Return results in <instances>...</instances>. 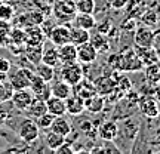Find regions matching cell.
<instances>
[{"label": "cell", "instance_id": "6da1fadb", "mask_svg": "<svg viewBox=\"0 0 160 154\" xmlns=\"http://www.w3.org/2000/svg\"><path fill=\"white\" fill-rule=\"evenodd\" d=\"M108 64L119 71H133L135 73V71H139L144 68V64L138 58L135 47H125L117 55H111L108 59Z\"/></svg>", "mask_w": 160, "mask_h": 154}, {"label": "cell", "instance_id": "7a4b0ae2", "mask_svg": "<svg viewBox=\"0 0 160 154\" xmlns=\"http://www.w3.org/2000/svg\"><path fill=\"white\" fill-rule=\"evenodd\" d=\"M52 5H53V17L62 24H68L70 21H73V18L77 13L76 0H55Z\"/></svg>", "mask_w": 160, "mask_h": 154}, {"label": "cell", "instance_id": "3957f363", "mask_svg": "<svg viewBox=\"0 0 160 154\" xmlns=\"http://www.w3.org/2000/svg\"><path fill=\"white\" fill-rule=\"evenodd\" d=\"M34 76L33 70H28L25 67H19V68L9 71L8 73V80L11 82V85L13 86V89H27L30 87V82Z\"/></svg>", "mask_w": 160, "mask_h": 154}, {"label": "cell", "instance_id": "277c9868", "mask_svg": "<svg viewBox=\"0 0 160 154\" xmlns=\"http://www.w3.org/2000/svg\"><path fill=\"white\" fill-rule=\"evenodd\" d=\"M39 135H40V127L37 126L36 120L31 119V117L24 119L18 126V137L21 138L24 142L27 144L34 142L36 139L39 138Z\"/></svg>", "mask_w": 160, "mask_h": 154}, {"label": "cell", "instance_id": "5b68a950", "mask_svg": "<svg viewBox=\"0 0 160 154\" xmlns=\"http://www.w3.org/2000/svg\"><path fill=\"white\" fill-rule=\"evenodd\" d=\"M59 76L64 82H67L68 85L74 86L77 85L80 80L83 79V67L79 61L76 62H68V64H62Z\"/></svg>", "mask_w": 160, "mask_h": 154}, {"label": "cell", "instance_id": "8992f818", "mask_svg": "<svg viewBox=\"0 0 160 154\" xmlns=\"http://www.w3.org/2000/svg\"><path fill=\"white\" fill-rule=\"evenodd\" d=\"M30 91L33 92L34 98L42 99V101H46V99L52 95L49 82H45L40 76L36 74V73H34V76H33L31 82H30Z\"/></svg>", "mask_w": 160, "mask_h": 154}, {"label": "cell", "instance_id": "52a82bcc", "mask_svg": "<svg viewBox=\"0 0 160 154\" xmlns=\"http://www.w3.org/2000/svg\"><path fill=\"white\" fill-rule=\"evenodd\" d=\"M137 104L142 116L148 117V119L159 117L160 111H159V107H157V102H156V98L150 97V95H141V97L138 98Z\"/></svg>", "mask_w": 160, "mask_h": 154}, {"label": "cell", "instance_id": "ba28073f", "mask_svg": "<svg viewBox=\"0 0 160 154\" xmlns=\"http://www.w3.org/2000/svg\"><path fill=\"white\" fill-rule=\"evenodd\" d=\"M48 37H49L52 45H55L57 47L68 43L70 42V25H67V24L53 25V28L49 31Z\"/></svg>", "mask_w": 160, "mask_h": 154}, {"label": "cell", "instance_id": "9c48e42d", "mask_svg": "<svg viewBox=\"0 0 160 154\" xmlns=\"http://www.w3.org/2000/svg\"><path fill=\"white\" fill-rule=\"evenodd\" d=\"M33 99H34V95H33V92L30 91V87H27V89H17L11 98L13 107L17 110H21V111H25L28 108V105L31 104Z\"/></svg>", "mask_w": 160, "mask_h": 154}, {"label": "cell", "instance_id": "30bf717a", "mask_svg": "<svg viewBox=\"0 0 160 154\" xmlns=\"http://www.w3.org/2000/svg\"><path fill=\"white\" fill-rule=\"evenodd\" d=\"M92 83L95 86L97 93L98 95H102V97L111 95L116 89V79L113 76H99Z\"/></svg>", "mask_w": 160, "mask_h": 154}, {"label": "cell", "instance_id": "8fae6325", "mask_svg": "<svg viewBox=\"0 0 160 154\" xmlns=\"http://www.w3.org/2000/svg\"><path fill=\"white\" fill-rule=\"evenodd\" d=\"M24 31H25V46H42L45 43L46 34L40 28V25H30Z\"/></svg>", "mask_w": 160, "mask_h": 154}, {"label": "cell", "instance_id": "7c38bea8", "mask_svg": "<svg viewBox=\"0 0 160 154\" xmlns=\"http://www.w3.org/2000/svg\"><path fill=\"white\" fill-rule=\"evenodd\" d=\"M98 58V51L91 42L77 46V61L80 64H91Z\"/></svg>", "mask_w": 160, "mask_h": 154}, {"label": "cell", "instance_id": "4fadbf2b", "mask_svg": "<svg viewBox=\"0 0 160 154\" xmlns=\"http://www.w3.org/2000/svg\"><path fill=\"white\" fill-rule=\"evenodd\" d=\"M133 42L135 46H142V47H148L153 43V28L147 27V25H141L135 28L133 33Z\"/></svg>", "mask_w": 160, "mask_h": 154}, {"label": "cell", "instance_id": "5bb4252c", "mask_svg": "<svg viewBox=\"0 0 160 154\" xmlns=\"http://www.w3.org/2000/svg\"><path fill=\"white\" fill-rule=\"evenodd\" d=\"M117 135H119V126L116 122H111V120L104 122L98 129V137L102 141H107V142H113L117 138Z\"/></svg>", "mask_w": 160, "mask_h": 154}, {"label": "cell", "instance_id": "9a60e30c", "mask_svg": "<svg viewBox=\"0 0 160 154\" xmlns=\"http://www.w3.org/2000/svg\"><path fill=\"white\" fill-rule=\"evenodd\" d=\"M65 108H67V113L71 116H80L83 111L86 110V104L85 99L79 95H70L67 99H65Z\"/></svg>", "mask_w": 160, "mask_h": 154}, {"label": "cell", "instance_id": "2e32d148", "mask_svg": "<svg viewBox=\"0 0 160 154\" xmlns=\"http://www.w3.org/2000/svg\"><path fill=\"white\" fill-rule=\"evenodd\" d=\"M58 57L61 64H68L77 61V46L73 43H65L62 46H58Z\"/></svg>", "mask_w": 160, "mask_h": 154}, {"label": "cell", "instance_id": "e0dca14e", "mask_svg": "<svg viewBox=\"0 0 160 154\" xmlns=\"http://www.w3.org/2000/svg\"><path fill=\"white\" fill-rule=\"evenodd\" d=\"M51 92L53 97L61 98V99H67L70 95H73V86L68 85L67 82H64L62 79L59 80H52L51 85Z\"/></svg>", "mask_w": 160, "mask_h": 154}, {"label": "cell", "instance_id": "ac0fdd59", "mask_svg": "<svg viewBox=\"0 0 160 154\" xmlns=\"http://www.w3.org/2000/svg\"><path fill=\"white\" fill-rule=\"evenodd\" d=\"M135 52H137L138 58L141 59V62L145 65H150V64L159 62L157 59V53H156V49L153 46H148V47H142V46H135Z\"/></svg>", "mask_w": 160, "mask_h": 154}, {"label": "cell", "instance_id": "d6986e66", "mask_svg": "<svg viewBox=\"0 0 160 154\" xmlns=\"http://www.w3.org/2000/svg\"><path fill=\"white\" fill-rule=\"evenodd\" d=\"M46 107H48V113L53 114L55 117L57 116H65V113H67L65 99L57 98V97H53V95H51V97L46 99Z\"/></svg>", "mask_w": 160, "mask_h": 154}, {"label": "cell", "instance_id": "ffe728a7", "mask_svg": "<svg viewBox=\"0 0 160 154\" xmlns=\"http://www.w3.org/2000/svg\"><path fill=\"white\" fill-rule=\"evenodd\" d=\"M73 24L76 27L85 28L91 31L92 28H95L97 25V19L93 17V13H83V12H77L76 17L73 18Z\"/></svg>", "mask_w": 160, "mask_h": 154}, {"label": "cell", "instance_id": "44dd1931", "mask_svg": "<svg viewBox=\"0 0 160 154\" xmlns=\"http://www.w3.org/2000/svg\"><path fill=\"white\" fill-rule=\"evenodd\" d=\"M91 40V33L89 30L80 28V27H70V43H73L74 46H80Z\"/></svg>", "mask_w": 160, "mask_h": 154}, {"label": "cell", "instance_id": "7402d4cb", "mask_svg": "<svg viewBox=\"0 0 160 154\" xmlns=\"http://www.w3.org/2000/svg\"><path fill=\"white\" fill-rule=\"evenodd\" d=\"M51 131L57 132L59 135H64V137H68L73 132V129H71V123L65 119V116H57L51 125Z\"/></svg>", "mask_w": 160, "mask_h": 154}, {"label": "cell", "instance_id": "603a6c76", "mask_svg": "<svg viewBox=\"0 0 160 154\" xmlns=\"http://www.w3.org/2000/svg\"><path fill=\"white\" fill-rule=\"evenodd\" d=\"M42 62L49 64L52 67H57L59 64V57H58V47L55 45L52 46H43L42 49Z\"/></svg>", "mask_w": 160, "mask_h": 154}, {"label": "cell", "instance_id": "cb8c5ba5", "mask_svg": "<svg viewBox=\"0 0 160 154\" xmlns=\"http://www.w3.org/2000/svg\"><path fill=\"white\" fill-rule=\"evenodd\" d=\"M89 42L95 46V49L98 51V53H99V52H108L110 47H111L108 36L102 34V33H98V31L93 36L91 34V40H89Z\"/></svg>", "mask_w": 160, "mask_h": 154}, {"label": "cell", "instance_id": "d4e9b609", "mask_svg": "<svg viewBox=\"0 0 160 154\" xmlns=\"http://www.w3.org/2000/svg\"><path fill=\"white\" fill-rule=\"evenodd\" d=\"M74 86H79V89L73 87V93H76V95L82 97L83 99H88V98L97 95L95 86H93V83H91V82H86V80L82 79L79 83H77V85H74Z\"/></svg>", "mask_w": 160, "mask_h": 154}, {"label": "cell", "instance_id": "484cf974", "mask_svg": "<svg viewBox=\"0 0 160 154\" xmlns=\"http://www.w3.org/2000/svg\"><path fill=\"white\" fill-rule=\"evenodd\" d=\"M25 111H27L28 117H31V119H37V117H40L42 114H45L46 111H48L46 101H42V99L34 98V99L31 101V104L28 105V108L25 110Z\"/></svg>", "mask_w": 160, "mask_h": 154}, {"label": "cell", "instance_id": "4316f807", "mask_svg": "<svg viewBox=\"0 0 160 154\" xmlns=\"http://www.w3.org/2000/svg\"><path fill=\"white\" fill-rule=\"evenodd\" d=\"M34 73L37 76H40L45 82H49V83L55 79V67H52V65H49V64L42 62V61H40L39 64H36Z\"/></svg>", "mask_w": 160, "mask_h": 154}, {"label": "cell", "instance_id": "83f0119b", "mask_svg": "<svg viewBox=\"0 0 160 154\" xmlns=\"http://www.w3.org/2000/svg\"><path fill=\"white\" fill-rule=\"evenodd\" d=\"M45 142H46V147L49 150L57 151V148H59V147L65 142V137H64V135H59V133H57V132H53L49 129V132L46 133Z\"/></svg>", "mask_w": 160, "mask_h": 154}, {"label": "cell", "instance_id": "f1b7e54d", "mask_svg": "<svg viewBox=\"0 0 160 154\" xmlns=\"http://www.w3.org/2000/svg\"><path fill=\"white\" fill-rule=\"evenodd\" d=\"M85 104H86V110H88V111H91V113H101L104 110L105 101H104L102 95H98L97 93V95L85 99Z\"/></svg>", "mask_w": 160, "mask_h": 154}, {"label": "cell", "instance_id": "f546056e", "mask_svg": "<svg viewBox=\"0 0 160 154\" xmlns=\"http://www.w3.org/2000/svg\"><path fill=\"white\" fill-rule=\"evenodd\" d=\"M145 76H147V80L150 83H154L157 85L160 82V62H154L150 64V65H145Z\"/></svg>", "mask_w": 160, "mask_h": 154}, {"label": "cell", "instance_id": "4dcf8cb0", "mask_svg": "<svg viewBox=\"0 0 160 154\" xmlns=\"http://www.w3.org/2000/svg\"><path fill=\"white\" fill-rule=\"evenodd\" d=\"M42 49H43V45L42 46H25V57L28 58L30 62L39 64L42 61Z\"/></svg>", "mask_w": 160, "mask_h": 154}, {"label": "cell", "instance_id": "1f68e13d", "mask_svg": "<svg viewBox=\"0 0 160 154\" xmlns=\"http://www.w3.org/2000/svg\"><path fill=\"white\" fill-rule=\"evenodd\" d=\"M13 86L11 85V82L6 79L0 83V102H5V101H11L12 95H13Z\"/></svg>", "mask_w": 160, "mask_h": 154}, {"label": "cell", "instance_id": "d6a6232c", "mask_svg": "<svg viewBox=\"0 0 160 154\" xmlns=\"http://www.w3.org/2000/svg\"><path fill=\"white\" fill-rule=\"evenodd\" d=\"M76 9L77 12H83V13H93L95 0H76Z\"/></svg>", "mask_w": 160, "mask_h": 154}, {"label": "cell", "instance_id": "836d02e7", "mask_svg": "<svg viewBox=\"0 0 160 154\" xmlns=\"http://www.w3.org/2000/svg\"><path fill=\"white\" fill-rule=\"evenodd\" d=\"M9 33H11L9 21L0 19V46H9Z\"/></svg>", "mask_w": 160, "mask_h": 154}, {"label": "cell", "instance_id": "e575fe53", "mask_svg": "<svg viewBox=\"0 0 160 154\" xmlns=\"http://www.w3.org/2000/svg\"><path fill=\"white\" fill-rule=\"evenodd\" d=\"M53 119H55V116L46 111L45 114H42L40 117L36 119V123H37V126H39L40 129L48 131V129H51V125H52V122H53Z\"/></svg>", "mask_w": 160, "mask_h": 154}, {"label": "cell", "instance_id": "d590c367", "mask_svg": "<svg viewBox=\"0 0 160 154\" xmlns=\"http://www.w3.org/2000/svg\"><path fill=\"white\" fill-rule=\"evenodd\" d=\"M13 7H12L9 3H6V2H2L0 0V19H3V21H9L15 13H13Z\"/></svg>", "mask_w": 160, "mask_h": 154}, {"label": "cell", "instance_id": "8d00e7d4", "mask_svg": "<svg viewBox=\"0 0 160 154\" xmlns=\"http://www.w3.org/2000/svg\"><path fill=\"white\" fill-rule=\"evenodd\" d=\"M141 21H142V24H144V25H147V27H154L156 24H157V21H159L157 12L147 11L142 17H141Z\"/></svg>", "mask_w": 160, "mask_h": 154}, {"label": "cell", "instance_id": "74e56055", "mask_svg": "<svg viewBox=\"0 0 160 154\" xmlns=\"http://www.w3.org/2000/svg\"><path fill=\"white\" fill-rule=\"evenodd\" d=\"M95 28H97L98 33H102V34H110V30L113 28V25H111V22L110 21H105V22H97V25H95Z\"/></svg>", "mask_w": 160, "mask_h": 154}, {"label": "cell", "instance_id": "f35d334b", "mask_svg": "<svg viewBox=\"0 0 160 154\" xmlns=\"http://www.w3.org/2000/svg\"><path fill=\"white\" fill-rule=\"evenodd\" d=\"M12 68V64L9 59H6V58L0 57V73H3V74H8Z\"/></svg>", "mask_w": 160, "mask_h": 154}, {"label": "cell", "instance_id": "ab89813d", "mask_svg": "<svg viewBox=\"0 0 160 154\" xmlns=\"http://www.w3.org/2000/svg\"><path fill=\"white\" fill-rule=\"evenodd\" d=\"M55 153H57V154H64V153H65V154H73V153H74V148L71 147V144L65 141V142H64L59 148H57V151H55Z\"/></svg>", "mask_w": 160, "mask_h": 154}, {"label": "cell", "instance_id": "60d3db41", "mask_svg": "<svg viewBox=\"0 0 160 154\" xmlns=\"http://www.w3.org/2000/svg\"><path fill=\"white\" fill-rule=\"evenodd\" d=\"M108 2V5L113 7V9H123L126 5H128V2L129 0H107Z\"/></svg>", "mask_w": 160, "mask_h": 154}, {"label": "cell", "instance_id": "b9f144b4", "mask_svg": "<svg viewBox=\"0 0 160 154\" xmlns=\"http://www.w3.org/2000/svg\"><path fill=\"white\" fill-rule=\"evenodd\" d=\"M151 46L154 49L160 47V28L153 30V43H151Z\"/></svg>", "mask_w": 160, "mask_h": 154}, {"label": "cell", "instance_id": "7bdbcfd3", "mask_svg": "<svg viewBox=\"0 0 160 154\" xmlns=\"http://www.w3.org/2000/svg\"><path fill=\"white\" fill-rule=\"evenodd\" d=\"M8 120H9V113H8L6 110L0 108V126H3Z\"/></svg>", "mask_w": 160, "mask_h": 154}, {"label": "cell", "instance_id": "ee69618b", "mask_svg": "<svg viewBox=\"0 0 160 154\" xmlns=\"http://www.w3.org/2000/svg\"><path fill=\"white\" fill-rule=\"evenodd\" d=\"M153 144H154V145H160V127L154 132V135H153Z\"/></svg>", "mask_w": 160, "mask_h": 154}, {"label": "cell", "instance_id": "f6af8a7d", "mask_svg": "<svg viewBox=\"0 0 160 154\" xmlns=\"http://www.w3.org/2000/svg\"><path fill=\"white\" fill-rule=\"evenodd\" d=\"M154 97L157 101H160V82L157 83V86H156V89H154Z\"/></svg>", "mask_w": 160, "mask_h": 154}, {"label": "cell", "instance_id": "bcb514c9", "mask_svg": "<svg viewBox=\"0 0 160 154\" xmlns=\"http://www.w3.org/2000/svg\"><path fill=\"white\" fill-rule=\"evenodd\" d=\"M156 53H157V59H159V62H160V47L156 49Z\"/></svg>", "mask_w": 160, "mask_h": 154}, {"label": "cell", "instance_id": "7dc6e473", "mask_svg": "<svg viewBox=\"0 0 160 154\" xmlns=\"http://www.w3.org/2000/svg\"><path fill=\"white\" fill-rule=\"evenodd\" d=\"M46 2H49V3H53V2H55V0H46Z\"/></svg>", "mask_w": 160, "mask_h": 154}, {"label": "cell", "instance_id": "c3c4849f", "mask_svg": "<svg viewBox=\"0 0 160 154\" xmlns=\"http://www.w3.org/2000/svg\"><path fill=\"white\" fill-rule=\"evenodd\" d=\"M0 83H2V80H0Z\"/></svg>", "mask_w": 160, "mask_h": 154}]
</instances>
